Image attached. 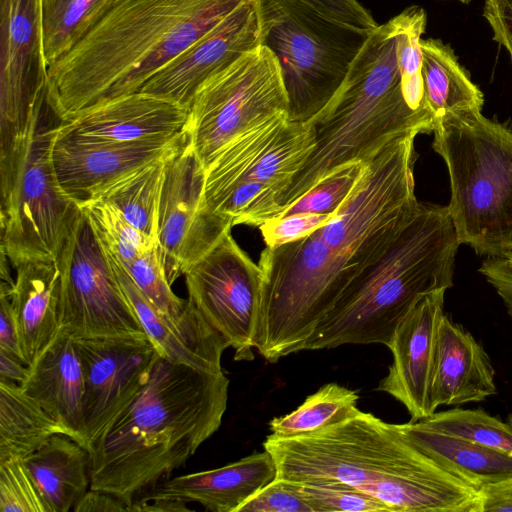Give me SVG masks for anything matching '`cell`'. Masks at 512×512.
Wrapping results in <instances>:
<instances>
[{"label": "cell", "instance_id": "cell-1", "mask_svg": "<svg viewBox=\"0 0 512 512\" xmlns=\"http://www.w3.org/2000/svg\"><path fill=\"white\" fill-rule=\"evenodd\" d=\"M414 162L406 147L386 144L329 221L262 251L261 311L272 326L308 339L350 284L385 255L419 206Z\"/></svg>", "mask_w": 512, "mask_h": 512}, {"label": "cell", "instance_id": "cell-2", "mask_svg": "<svg viewBox=\"0 0 512 512\" xmlns=\"http://www.w3.org/2000/svg\"><path fill=\"white\" fill-rule=\"evenodd\" d=\"M277 478L333 480L385 503L391 512H480L479 491L420 451L396 424L359 411L317 432L263 442Z\"/></svg>", "mask_w": 512, "mask_h": 512}, {"label": "cell", "instance_id": "cell-3", "mask_svg": "<svg viewBox=\"0 0 512 512\" xmlns=\"http://www.w3.org/2000/svg\"><path fill=\"white\" fill-rule=\"evenodd\" d=\"M244 0H120L48 67L47 98L61 120L139 92L159 70Z\"/></svg>", "mask_w": 512, "mask_h": 512}, {"label": "cell", "instance_id": "cell-4", "mask_svg": "<svg viewBox=\"0 0 512 512\" xmlns=\"http://www.w3.org/2000/svg\"><path fill=\"white\" fill-rule=\"evenodd\" d=\"M229 379L159 355L141 391L90 448L91 489L128 508L167 479L221 426Z\"/></svg>", "mask_w": 512, "mask_h": 512}, {"label": "cell", "instance_id": "cell-5", "mask_svg": "<svg viewBox=\"0 0 512 512\" xmlns=\"http://www.w3.org/2000/svg\"><path fill=\"white\" fill-rule=\"evenodd\" d=\"M460 243L447 206H419L385 255L346 289L304 350L344 344L388 346L425 295L453 285Z\"/></svg>", "mask_w": 512, "mask_h": 512}, {"label": "cell", "instance_id": "cell-6", "mask_svg": "<svg viewBox=\"0 0 512 512\" xmlns=\"http://www.w3.org/2000/svg\"><path fill=\"white\" fill-rule=\"evenodd\" d=\"M398 32L397 15L373 29L338 91L307 121L314 147L284 194L281 213L333 171L369 161L394 137L433 131L434 121L404 98Z\"/></svg>", "mask_w": 512, "mask_h": 512}, {"label": "cell", "instance_id": "cell-7", "mask_svg": "<svg viewBox=\"0 0 512 512\" xmlns=\"http://www.w3.org/2000/svg\"><path fill=\"white\" fill-rule=\"evenodd\" d=\"M432 132L450 177L447 208L459 243L505 256L512 250V131L481 109H464L437 119Z\"/></svg>", "mask_w": 512, "mask_h": 512}, {"label": "cell", "instance_id": "cell-8", "mask_svg": "<svg viewBox=\"0 0 512 512\" xmlns=\"http://www.w3.org/2000/svg\"><path fill=\"white\" fill-rule=\"evenodd\" d=\"M60 122L46 93L23 140L0 154L1 252L13 267L56 260L80 211L61 189L53 165L52 147Z\"/></svg>", "mask_w": 512, "mask_h": 512}, {"label": "cell", "instance_id": "cell-9", "mask_svg": "<svg viewBox=\"0 0 512 512\" xmlns=\"http://www.w3.org/2000/svg\"><path fill=\"white\" fill-rule=\"evenodd\" d=\"M314 147L307 122L276 115L230 141L205 171L208 208L232 226L277 218L282 199Z\"/></svg>", "mask_w": 512, "mask_h": 512}, {"label": "cell", "instance_id": "cell-10", "mask_svg": "<svg viewBox=\"0 0 512 512\" xmlns=\"http://www.w3.org/2000/svg\"><path fill=\"white\" fill-rule=\"evenodd\" d=\"M260 45L278 61L289 118L307 122L342 85L368 31L326 17L300 0H257Z\"/></svg>", "mask_w": 512, "mask_h": 512}, {"label": "cell", "instance_id": "cell-11", "mask_svg": "<svg viewBox=\"0 0 512 512\" xmlns=\"http://www.w3.org/2000/svg\"><path fill=\"white\" fill-rule=\"evenodd\" d=\"M285 113L289 101L278 61L259 45L202 84L189 108L185 133L206 170L234 138Z\"/></svg>", "mask_w": 512, "mask_h": 512}, {"label": "cell", "instance_id": "cell-12", "mask_svg": "<svg viewBox=\"0 0 512 512\" xmlns=\"http://www.w3.org/2000/svg\"><path fill=\"white\" fill-rule=\"evenodd\" d=\"M56 261L60 331L73 339L147 335L81 208Z\"/></svg>", "mask_w": 512, "mask_h": 512}, {"label": "cell", "instance_id": "cell-13", "mask_svg": "<svg viewBox=\"0 0 512 512\" xmlns=\"http://www.w3.org/2000/svg\"><path fill=\"white\" fill-rule=\"evenodd\" d=\"M188 300L235 350V360H252L260 299L261 270L226 232L184 274Z\"/></svg>", "mask_w": 512, "mask_h": 512}, {"label": "cell", "instance_id": "cell-14", "mask_svg": "<svg viewBox=\"0 0 512 512\" xmlns=\"http://www.w3.org/2000/svg\"><path fill=\"white\" fill-rule=\"evenodd\" d=\"M205 171L189 140L164 161L157 243L170 285L233 227L206 205Z\"/></svg>", "mask_w": 512, "mask_h": 512}, {"label": "cell", "instance_id": "cell-15", "mask_svg": "<svg viewBox=\"0 0 512 512\" xmlns=\"http://www.w3.org/2000/svg\"><path fill=\"white\" fill-rule=\"evenodd\" d=\"M47 80L41 0H0V153L25 137Z\"/></svg>", "mask_w": 512, "mask_h": 512}, {"label": "cell", "instance_id": "cell-16", "mask_svg": "<svg viewBox=\"0 0 512 512\" xmlns=\"http://www.w3.org/2000/svg\"><path fill=\"white\" fill-rule=\"evenodd\" d=\"M74 340L84 372L82 436L89 451L141 391L161 354L147 335Z\"/></svg>", "mask_w": 512, "mask_h": 512}, {"label": "cell", "instance_id": "cell-17", "mask_svg": "<svg viewBox=\"0 0 512 512\" xmlns=\"http://www.w3.org/2000/svg\"><path fill=\"white\" fill-rule=\"evenodd\" d=\"M260 45L257 0H244L219 23L152 76L139 92L189 110L212 75Z\"/></svg>", "mask_w": 512, "mask_h": 512}, {"label": "cell", "instance_id": "cell-18", "mask_svg": "<svg viewBox=\"0 0 512 512\" xmlns=\"http://www.w3.org/2000/svg\"><path fill=\"white\" fill-rule=\"evenodd\" d=\"M445 290L423 296L396 328L388 348L393 361L376 390L402 403L411 421L431 416L430 388Z\"/></svg>", "mask_w": 512, "mask_h": 512}, {"label": "cell", "instance_id": "cell-19", "mask_svg": "<svg viewBox=\"0 0 512 512\" xmlns=\"http://www.w3.org/2000/svg\"><path fill=\"white\" fill-rule=\"evenodd\" d=\"M187 140L185 131L171 139L129 143L85 142L55 136L52 160L61 189L81 207L115 180L144 164L168 157Z\"/></svg>", "mask_w": 512, "mask_h": 512}, {"label": "cell", "instance_id": "cell-20", "mask_svg": "<svg viewBox=\"0 0 512 512\" xmlns=\"http://www.w3.org/2000/svg\"><path fill=\"white\" fill-rule=\"evenodd\" d=\"M188 114L173 102L135 92L61 120L56 137L104 143L171 139L185 131Z\"/></svg>", "mask_w": 512, "mask_h": 512}, {"label": "cell", "instance_id": "cell-21", "mask_svg": "<svg viewBox=\"0 0 512 512\" xmlns=\"http://www.w3.org/2000/svg\"><path fill=\"white\" fill-rule=\"evenodd\" d=\"M108 257L125 295L161 356L198 371L223 372L222 354L230 345L199 310L187 299L182 317L178 321L169 320L156 310L122 265Z\"/></svg>", "mask_w": 512, "mask_h": 512}, {"label": "cell", "instance_id": "cell-22", "mask_svg": "<svg viewBox=\"0 0 512 512\" xmlns=\"http://www.w3.org/2000/svg\"><path fill=\"white\" fill-rule=\"evenodd\" d=\"M276 475L275 461L264 450L220 468L167 478L143 492L137 500L197 502L213 512H238Z\"/></svg>", "mask_w": 512, "mask_h": 512}, {"label": "cell", "instance_id": "cell-23", "mask_svg": "<svg viewBox=\"0 0 512 512\" xmlns=\"http://www.w3.org/2000/svg\"><path fill=\"white\" fill-rule=\"evenodd\" d=\"M496 393L495 370L489 355L470 332L444 314L430 388L432 409L481 402Z\"/></svg>", "mask_w": 512, "mask_h": 512}, {"label": "cell", "instance_id": "cell-24", "mask_svg": "<svg viewBox=\"0 0 512 512\" xmlns=\"http://www.w3.org/2000/svg\"><path fill=\"white\" fill-rule=\"evenodd\" d=\"M29 367L20 385L69 435L83 445L85 382L75 340L60 331Z\"/></svg>", "mask_w": 512, "mask_h": 512}, {"label": "cell", "instance_id": "cell-25", "mask_svg": "<svg viewBox=\"0 0 512 512\" xmlns=\"http://www.w3.org/2000/svg\"><path fill=\"white\" fill-rule=\"evenodd\" d=\"M10 294L24 362L32 365L60 332V270L56 260H33L15 267Z\"/></svg>", "mask_w": 512, "mask_h": 512}, {"label": "cell", "instance_id": "cell-26", "mask_svg": "<svg viewBox=\"0 0 512 512\" xmlns=\"http://www.w3.org/2000/svg\"><path fill=\"white\" fill-rule=\"evenodd\" d=\"M51 512H68L91 486V456L67 434L57 433L23 459Z\"/></svg>", "mask_w": 512, "mask_h": 512}, {"label": "cell", "instance_id": "cell-27", "mask_svg": "<svg viewBox=\"0 0 512 512\" xmlns=\"http://www.w3.org/2000/svg\"><path fill=\"white\" fill-rule=\"evenodd\" d=\"M396 425L420 451L478 491L512 477V453L425 428L417 421Z\"/></svg>", "mask_w": 512, "mask_h": 512}, {"label": "cell", "instance_id": "cell-28", "mask_svg": "<svg viewBox=\"0 0 512 512\" xmlns=\"http://www.w3.org/2000/svg\"><path fill=\"white\" fill-rule=\"evenodd\" d=\"M426 103L434 118L464 109H481L482 91L450 47L439 39L420 40Z\"/></svg>", "mask_w": 512, "mask_h": 512}, {"label": "cell", "instance_id": "cell-29", "mask_svg": "<svg viewBox=\"0 0 512 512\" xmlns=\"http://www.w3.org/2000/svg\"><path fill=\"white\" fill-rule=\"evenodd\" d=\"M61 426L22 387L0 379V462L25 459Z\"/></svg>", "mask_w": 512, "mask_h": 512}, {"label": "cell", "instance_id": "cell-30", "mask_svg": "<svg viewBox=\"0 0 512 512\" xmlns=\"http://www.w3.org/2000/svg\"><path fill=\"white\" fill-rule=\"evenodd\" d=\"M166 158L144 164L125 174L102 189L92 201L112 204L132 226L157 240Z\"/></svg>", "mask_w": 512, "mask_h": 512}, {"label": "cell", "instance_id": "cell-31", "mask_svg": "<svg viewBox=\"0 0 512 512\" xmlns=\"http://www.w3.org/2000/svg\"><path fill=\"white\" fill-rule=\"evenodd\" d=\"M118 1L41 0L47 66L70 51Z\"/></svg>", "mask_w": 512, "mask_h": 512}, {"label": "cell", "instance_id": "cell-32", "mask_svg": "<svg viewBox=\"0 0 512 512\" xmlns=\"http://www.w3.org/2000/svg\"><path fill=\"white\" fill-rule=\"evenodd\" d=\"M356 391L337 383H328L306 397L292 412L273 418L269 423L271 434L291 438L311 434L342 422L360 410Z\"/></svg>", "mask_w": 512, "mask_h": 512}, {"label": "cell", "instance_id": "cell-33", "mask_svg": "<svg viewBox=\"0 0 512 512\" xmlns=\"http://www.w3.org/2000/svg\"><path fill=\"white\" fill-rule=\"evenodd\" d=\"M428 429L512 453V414L503 421L485 410L453 408L417 420Z\"/></svg>", "mask_w": 512, "mask_h": 512}, {"label": "cell", "instance_id": "cell-34", "mask_svg": "<svg viewBox=\"0 0 512 512\" xmlns=\"http://www.w3.org/2000/svg\"><path fill=\"white\" fill-rule=\"evenodd\" d=\"M80 208L105 252L122 266L158 245L157 240L132 226L110 203L94 200Z\"/></svg>", "mask_w": 512, "mask_h": 512}, {"label": "cell", "instance_id": "cell-35", "mask_svg": "<svg viewBox=\"0 0 512 512\" xmlns=\"http://www.w3.org/2000/svg\"><path fill=\"white\" fill-rule=\"evenodd\" d=\"M399 32L397 55L402 75V89L409 107L434 118L426 103L422 79L420 40L426 28V12L420 6H409L398 15Z\"/></svg>", "mask_w": 512, "mask_h": 512}, {"label": "cell", "instance_id": "cell-36", "mask_svg": "<svg viewBox=\"0 0 512 512\" xmlns=\"http://www.w3.org/2000/svg\"><path fill=\"white\" fill-rule=\"evenodd\" d=\"M122 267L161 315L171 321H178L182 317L187 299L178 297L172 291L158 245Z\"/></svg>", "mask_w": 512, "mask_h": 512}, {"label": "cell", "instance_id": "cell-37", "mask_svg": "<svg viewBox=\"0 0 512 512\" xmlns=\"http://www.w3.org/2000/svg\"><path fill=\"white\" fill-rule=\"evenodd\" d=\"M364 166L365 163L357 162L333 171L288 206L278 217L292 214H334L354 189Z\"/></svg>", "mask_w": 512, "mask_h": 512}, {"label": "cell", "instance_id": "cell-38", "mask_svg": "<svg viewBox=\"0 0 512 512\" xmlns=\"http://www.w3.org/2000/svg\"><path fill=\"white\" fill-rule=\"evenodd\" d=\"M298 483L314 512H391L382 501L343 482L318 480Z\"/></svg>", "mask_w": 512, "mask_h": 512}, {"label": "cell", "instance_id": "cell-39", "mask_svg": "<svg viewBox=\"0 0 512 512\" xmlns=\"http://www.w3.org/2000/svg\"><path fill=\"white\" fill-rule=\"evenodd\" d=\"M0 512H51L23 459L0 462Z\"/></svg>", "mask_w": 512, "mask_h": 512}, {"label": "cell", "instance_id": "cell-40", "mask_svg": "<svg viewBox=\"0 0 512 512\" xmlns=\"http://www.w3.org/2000/svg\"><path fill=\"white\" fill-rule=\"evenodd\" d=\"M238 512H314L299 483L275 478L242 505Z\"/></svg>", "mask_w": 512, "mask_h": 512}, {"label": "cell", "instance_id": "cell-41", "mask_svg": "<svg viewBox=\"0 0 512 512\" xmlns=\"http://www.w3.org/2000/svg\"><path fill=\"white\" fill-rule=\"evenodd\" d=\"M332 216L333 214H292L271 219L259 229L266 247L274 248L308 236Z\"/></svg>", "mask_w": 512, "mask_h": 512}, {"label": "cell", "instance_id": "cell-42", "mask_svg": "<svg viewBox=\"0 0 512 512\" xmlns=\"http://www.w3.org/2000/svg\"><path fill=\"white\" fill-rule=\"evenodd\" d=\"M328 18L371 32L378 25L357 0H300Z\"/></svg>", "mask_w": 512, "mask_h": 512}, {"label": "cell", "instance_id": "cell-43", "mask_svg": "<svg viewBox=\"0 0 512 512\" xmlns=\"http://www.w3.org/2000/svg\"><path fill=\"white\" fill-rule=\"evenodd\" d=\"M483 17L493 31V40L504 46L512 60V0H485Z\"/></svg>", "mask_w": 512, "mask_h": 512}, {"label": "cell", "instance_id": "cell-44", "mask_svg": "<svg viewBox=\"0 0 512 512\" xmlns=\"http://www.w3.org/2000/svg\"><path fill=\"white\" fill-rule=\"evenodd\" d=\"M14 285L1 282L0 286V349L24 362L17 324L10 294ZM25 363V362H24Z\"/></svg>", "mask_w": 512, "mask_h": 512}, {"label": "cell", "instance_id": "cell-45", "mask_svg": "<svg viewBox=\"0 0 512 512\" xmlns=\"http://www.w3.org/2000/svg\"><path fill=\"white\" fill-rule=\"evenodd\" d=\"M479 271L502 299L512 319V267L503 257H488Z\"/></svg>", "mask_w": 512, "mask_h": 512}, {"label": "cell", "instance_id": "cell-46", "mask_svg": "<svg viewBox=\"0 0 512 512\" xmlns=\"http://www.w3.org/2000/svg\"><path fill=\"white\" fill-rule=\"evenodd\" d=\"M480 512L512 511V477L479 489Z\"/></svg>", "mask_w": 512, "mask_h": 512}, {"label": "cell", "instance_id": "cell-47", "mask_svg": "<svg viewBox=\"0 0 512 512\" xmlns=\"http://www.w3.org/2000/svg\"><path fill=\"white\" fill-rule=\"evenodd\" d=\"M74 512L128 511V505L114 494L89 489L74 505Z\"/></svg>", "mask_w": 512, "mask_h": 512}, {"label": "cell", "instance_id": "cell-48", "mask_svg": "<svg viewBox=\"0 0 512 512\" xmlns=\"http://www.w3.org/2000/svg\"><path fill=\"white\" fill-rule=\"evenodd\" d=\"M29 375V367L20 359L0 349V379L21 385Z\"/></svg>", "mask_w": 512, "mask_h": 512}, {"label": "cell", "instance_id": "cell-49", "mask_svg": "<svg viewBox=\"0 0 512 512\" xmlns=\"http://www.w3.org/2000/svg\"><path fill=\"white\" fill-rule=\"evenodd\" d=\"M129 512H185L191 511L186 502L169 499H152L148 501L134 500L128 508Z\"/></svg>", "mask_w": 512, "mask_h": 512}, {"label": "cell", "instance_id": "cell-50", "mask_svg": "<svg viewBox=\"0 0 512 512\" xmlns=\"http://www.w3.org/2000/svg\"><path fill=\"white\" fill-rule=\"evenodd\" d=\"M503 258L506 259L508 264L512 267V250H510Z\"/></svg>", "mask_w": 512, "mask_h": 512}, {"label": "cell", "instance_id": "cell-51", "mask_svg": "<svg viewBox=\"0 0 512 512\" xmlns=\"http://www.w3.org/2000/svg\"><path fill=\"white\" fill-rule=\"evenodd\" d=\"M456 1H459V2H461V3H463V4H468V3H470L472 0H456Z\"/></svg>", "mask_w": 512, "mask_h": 512}]
</instances>
